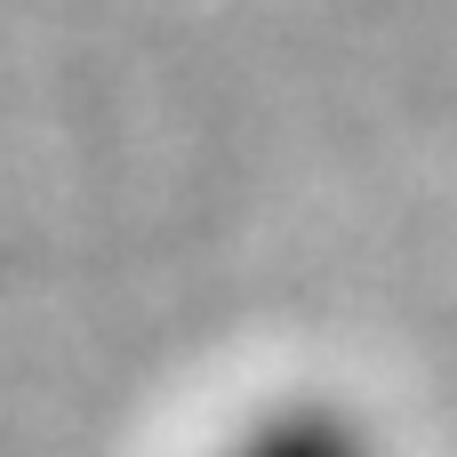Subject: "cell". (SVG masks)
<instances>
[{
  "mask_svg": "<svg viewBox=\"0 0 457 457\" xmlns=\"http://www.w3.org/2000/svg\"><path fill=\"white\" fill-rule=\"evenodd\" d=\"M217 457H378V442L329 402H281L257 426H241Z\"/></svg>",
  "mask_w": 457,
  "mask_h": 457,
  "instance_id": "obj_1",
  "label": "cell"
}]
</instances>
